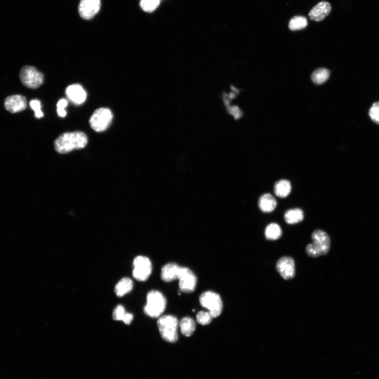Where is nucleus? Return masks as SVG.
<instances>
[{"label":"nucleus","mask_w":379,"mask_h":379,"mask_svg":"<svg viewBox=\"0 0 379 379\" xmlns=\"http://www.w3.org/2000/svg\"><path fill=\"white\" fill-rule=\"evenodd\" d=\"M331 4L325 1L318 3L309 13V17L311 20L320 22L328 16L331 11Z\"/></svg>","instance_id":"4468645a"},{"label":"nucleus","mask_w":379,"mask_h":379,"mask_svg":"<svg viewBox=\"0 0 379 379\" xmlns=\"http://www.w3.org/2000/svg\"><path fill=\"white\" fill-rule=\"evenodd\" d=\"M114 116L108 108H100L97 109L89 120L91 128L97 132L107 130L111 125Z\"/></svg>","instance_id":"39448f33"},{"label":"nucleus","mask_w":379,"mask_h":379,"mask_svg":"<svg viewBox=\"0 0 379 379\" xmlns=\"http://www.w3.org/2000/svg\"><path fill=\"white\" fill-rule=\"evenodd\" d=\"M258 205L262 212L270 213L276 208L277 201L273 195L270 194H264L259 198Z\"/></svg>","instance_id":"dca6fc26"},{"label":"nucleus","mask_w":379,"mask_h":379,"mask_svg":"<svg viewBox=\"0 0 379 379\" xmlns=\"http://www.w3.org/2000/svg\"><path fill=\"white\" fill-rule=\"evenodd\" d=\"M284 219L285 221L288 224H296L303 221L304 213L300 208L290 209L285 211Z\"/></svg>","instance_id":"a211bd4d"},{"label":"nucleus","mask_w":379,"mask_h":379,"mask_svg":"<svg viewBox=\"0 0 379 379\" xmlns=\"http://www.w3.org/2000/svg\"><path fill=\"white\" fill-rule=\"evenodd\" d=\"M152 263L148 258L138 256L134 261L133 276L139 281H147L152 273Z\"/></svg>","instance_id":"6e6552de"},{"label":"nucleus","mask_w":379,"mask_h":379,"mask_svg":"<svg viewBox=\"0 0 379 379\" xmlns=\"http://www.w3.org/2000/svg\"><path fill=\"white\" fill-rule=\"evenodd\" d=\"M160 0H141L140 6L145 12L154 11L159 6Z\"/></svg>","instance_id":"b1692460"},{"label":"nucleus","mask_w":379,"mask_h":379,"mask_svg":"<svg viewBox=\"0 0 379 379\" xmlns=\"http://www.w3.org/2000/svg\"><path fill=\"white\" fill-rule=\"evenodd\" d=\"M158 327L162 338L166 341L175 343L178 340V319L173 316L166 315L158 319Z\"/></svg>","instance_id":"7ed1b4c3"},{"label":"nucleus","mask_w":379,"mask_h":379,"mask_svg":"<svg viewBox=\"0 0 379 379\" xmlns=\"http://www.w3.org/2000/svg\"><path fill=\"white\" fill-rule=\"evenodd\" d=\"M68 105V101L65 99H62L59 100L57 103V112L58 116L61 118H64L66 115V112L65 108Z\"/></svg>","instance_id":"c85d7f7f"},{"label":"nucleus","mask_w":379,"mask_h":379,"mask_svg":"<svg viewBox=\"0 0 379 379\" xmlns=\"http://www.w3.org/2000/svg\"><path fill=\"white\" fill-rule=\"evenodd\" d=\"M65 94L71 102L77 105L83 104L87 97L82 86L79 84L68 86L66 89Z\"/></svg>","instance_id":"ddd939ff"},{"label":"nucleus","mask_w":379,"mask_h":379,"mask_svg":"<svg viewBox=\"0 0 379 379\" xmlns=\"http://www.w3.org/2000/svg\"><path fill=\"white\" fill-rule=\"evenodd\" d=\"M213 318L209 311H200L197 314V321L201 325H208L211 322Z\"/></svg>","instance_id":"393cba45"},{"label":"nucleus","mask_w":379,"mask_h":379,"mask_svg":"<svg viewBox=\"0 0 379 379\" xmlns=\"http://www.w3.org/2000/svg\"><path fill=\"white\" fill-rule=\"evenodd\" d=\"M369 116L372 121L379 124V102L372 105L369 111Z\"/></svg>","instance_id":"bb28decb"},{"label":"nucleus","mask_w":379,"mask_h":379,"mask_svg":"<svg viewBox=\"0 0 379 379\" xmlns=\"http://www.w3.org/2000/svg\"><path fill=\"white\" fill-rule=\"evenodd\" d=\"M20 79L22 83L30 89H36L44 82V76L33 66L25 65L20 72Z\"/></svg>","instance_id":"423d86ee"},{"label":"nucleus","mask_w":379,"mask_h":379,"mask_svg":"<svg viewBox=\"0 0 379 379\" xmlns=\"http://www.w3.org/2000/svg\"><path fill=\"white\" fill-rule=\"evenodd\" d=\"M88 142L87 136L82 131L65 132L56 140L55 148L59 154H66L85 148Z\"/></svg>","instance_id":"f257e3e1"},{"label":"nucleus","mask_w":379,"mask_h":379,"mask_svg":"<svg viewBox=\"0 0 379 379\" xmlns=\"http://www.w3.org/2000/svg\"><path fill=\"white\" fill-rule=\"evenodd\" d=\"M276 269L285 280L294 278L296 275L295 262L291 257L284 256L279 259L276 264Z\"/></svg>","instance_id":"9d476101"},{"label":"nucleus","mask_w":379,"mask_h":379,"mask_svg":"<svg viewBox=\"0 0 379 379\" xmlns=\"http://www.w3.org/2000/svg\"><path fill=\"white\" fill-rule=\"evenodd\" d=\"M311 239L313 243L305 248L306 254L312 258L326 255L330 249L331 240L326 232L317 229L312 233Z\"/></svg>","instance_id":"f03ea898"},{"label":"nucleus","mask_w":379,"mask_h":379,"mask_svg":"<svg viewBox=\"0 0 379 379\" xmlns=\"http://www.w3.org/2000/svg\"><path fill=\"white\" fill-rule=\"evenodd\" d=\"M307 25V18L302 16H296L291 19L289 23V28L291 31L300 30L305 29Z\"/></svg>","instance_id":"5701e85b"},{"label":"nucleus","mask_w":379,"mask_h":379,"mask_svg":"<svg viewBox=\"0 0 379 379\" xmlns=\"http://www.w3.org/2000/svg\"><path fill=\"white\" fill-rule=\"evenodd\" d=\"M330 75V72L329 70L324 68L319 69L312 75V80L316 84H321L328 80Z\"/></svg>","instance_id":"4be33fe9"},{"label":"nucleus","mask_w":379,"mask_h":379,"mask_svg":"<svg viewBox=\"0 0 379 379\" xmlns=\"http://www.w3.org/2000/svg\"><path fill=\"white\" fill-rule=\"evenodd\" d=\"M181 267L175 263H169L161 269V279L166 282L175 281L178 279Z\"/></svg>","instance_id":"2eb2a0df"},{"label":"nucleus","mask_w":379,"mask_h":379,"mask_svg":"<svg viewBox=\"0 0 379 379\" xmlns=\"http://www.w3.org/2000/svg\"><path fill=\"white\" fill-rule=\"evenodd\" d=\"M134 319V316L131 314H125L122 321L126 324H130Z\"/></svg>","instance_id":"c756f323"},{"label":"nucleus","mask_w":379,"mask_h":379,"mask_svg":"<svg viewBox=\"0 0 379 379\" xmlns=\"http://www.w3.org/2000/svg\"><path fill=\"white\" fill-rule=\"evenodd\" d=\"M178 279L179 280L180 289L184 293H192L196 290L197 278L189 268L181 267Z\"/></svg>","instance_id":"1a4fd4ad"},{"label":"nucleus","mask_w":379,"mask_h":379,"mask_svg":"<svg viewBox=\"0 0 379 379\" xmlns=\"http://www.w3.org/2000/svg\"><path fill=\"white\" fill-rule=\"evenodd\" d=\"M125 314V309L123 306L119 305L113 312V318L116 321H122Z\"/></svg>","instance_id":"cd10ccee"},{"label":"nucleus","mask_w":379,"mask_h":379,"mask_svg":"<svg viewBox=\"0 0 379 379\" xmlns=\"http://www.w3.org/2000/svg\"><path fill=\"white\" fill-rule=\"evenodd\" d=\"M182 334L186 337H190L194 334L196 324L194 319L190 317L183 318L180 323Z\"/></svg>","instance_id":"412c9836"},{"label":"nucleus","mask_w":379,"mask_h":379,"mask_svg":"<svg viewBox=\"0 0 379 379\" xmlns=\"http://www.w3.org/2000/svg\"><path fill=\"white\" fill-rule=\"evenodd\" d=\"M292 187L291 183L287 180H280L276 182L274 185V192L275 195L279 198H287L291 192Z\"/></svg>","instance_id":"f3484780"},{"label":"nucleus","mask_w":379,"mask_h":379,"mask_svg":"<svg viewBox=\"0 0 379 379\" xmlns=\"http://www.w3.org/2000/svg\"><path fill=\"white\" fill-rule=\"evenodd\" d=\"M133 287H134V283L131 279L129 278H124L120 281L115 287V293L119 297H121L125 294L130 292Z\"/></svg>","instance_id":"6ab92c4d"},{"label":"nucleus","mask_w":379,"mask_h":379,"mask_svg":"<svg viewBox=\"0 0 379 379\" xmlns=\"http://www.w3.org/2000/svg\"><path fill=\"white\" fill-rule=\"evenodd\" d=\"M202 307L208 309L213 318H217L222 313L223 302L220 295L212 291L204 292L200 297Z\"/></svg>","instance_id":"0eeeda50"},{"label":"nucleus","mask_w":379,"mask_h":379,"mask_svg":"<svg viewBox=\"0 0 379 379\" xmlns=\"http://www.w3.org/2000/svg\"><path fill=\"white\" fill-rule=\"evenodd\" d=\"M5 108L12 114L22 112L27 107V100L22 95H17L6 98L4 101Z\"/></svg>","instance_id":"f8f14e48"},{"label":"nucleus","mask_w":379,"mask_h":379,"mask_svg":"<svg viewBox=\"0 0 379 379\" xmlns=\"http://www.w3.org/2000/svg\"><path fill=\"white\" fill-rule=\"evenodd\" d=\"M264 234L267 240H277L281 238L282 231L280 225L276 223H271L266 227Z\"/></svg>","instance_id":"aec40b11"},{"label":"nucleus","mask_w":379,"mask_h":379,"mask_svg":"<svg viewBox=\"0 0 379 379\" xmlns=\"http://www.w3.org/2000/svg\"><path fill=\"white\" fill-rule=\"evenodd\" d=\"M167 300L160 292L153 290L147 295V302L144 307V312L147 315L152 318H158L163 313Z\"/></svg>","instance_id":"20e7f679"},{"label":"nucleus","mask_w":379,"mask_h":379,"mask_svg":"<svg viewBox=\"0 0 379 379\" xmlns=\"http://www.w3.org/2000/svg\"><path fill=\"white\" fill-rule=\"evenodd\" d=\"M30 106L31 109L35 111L36 118L40 119L44 116L43 113L41 111V103L39 100H32L30 102Z\"/></svg>","instance_id":"a878e982"},{"label":"nucleus","mask_w":379,"mask_h":379,"mask_svg":"<svg viewBox=\"0 0 379 379\" xmlns=\"http://www.w3.org/2000/svg\"><path fill=\"white\" fill-rule=\"evenodd\" d=\"M101 7V0H81L79 6L80 15L85 20L94 18Z\"/></svg>","instance_id":"9b49d317"}]
</instances>
